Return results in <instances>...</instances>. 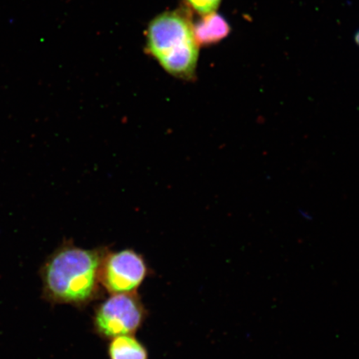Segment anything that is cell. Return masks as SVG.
Wrapping results in <instances>:
<instances>
[{
  "instance_id": "6da1fadb",
  "label": "cell",
  "mask_w": 359,
  "mask_h": 359,
  "mask_svg": "<svg viewBox=\"0 0 359 359\" xmlns=\"http://www.w3.org/2000/svg\"><path fill=\"white\" fill-rule=\"evenodd\" d=\"M109 247L85 249L65 241L39 269L42 299L51 305L82 309L102 297L100 280L103 257Z\"/></svg>"
},
{
  "instance_id": "7a4b0ae2",
  "label": "cell",
  "mask_w": 359,
  "mask_h": 359,
  "mask_svg": "<svg viewBox=\"0 0 359 359\" xmlns=\"http://www.w3.org/2000/svg\"><path fill=\"white\" fill-rule=\"evenodd\" d=\"M199 47L186 12L178 10L161 13L147 26V52L175 78L195 79Z\"/></svg>"
},
{
  "instance_id": "3957f363",
  "label": "cell",
  "mask_w": 359,
  "mask_h": 359,
  "mask_svg": "<svg viewBox=\"0 0 359 359\" xmlns=\"http://www.w3.org/2000/svg\"><path fill=\"white\" fill-rule=\"evenodd\" d=\"M147 314L137 293L110 294L94 309V334L104 340L135 335L144 325Z\"/></svg>"
},
{
  "instance_id": "277c9868",
  "label": "cell",
  "mask_w": 359,
  "mask_h": 359,
  "mask_svg": "<svg viewBox=\"0 0 359 359\" xmlns=\"http://www.w3.org/2000/svg\"><path fill=\"white\" fill-rule=\"evenodd\" d=\"M151 273L146 259L133 249L111 251L103 257L100 280L102 288L109 294H133Z\"/></svg>"
},
{
  "instance_id": "5b68a950",
  "label": "cell",
  "mask_w": 359,
  "mask_h": 359,
  "mask_svg": "<svg viewBox=\"0 0 359 359\" xmlns=\"http://www.w3.org/2000/svg\"><path fill=\"white\" fill-rule=\"evenodd\" d=\"M195 39L199 46H209L222 41L231 33V26L217 12L202 16L201 21L193 25Z\"/></svg>"
},
{
  "instance_id": "8992f818",
  "label": "cell",
  "mask_w": 359,
  "mask_h": 359,
  "mask_svg": "<svg viewBox=\"0 0 359 359\" xmlns=\"http://www.w3.org/2000/svg\"><path fill=\"white\" fill-rule=\"evenodd\" d=\"M107 353L109 359H148L145 345L135 335H123L109 340Z\"/></svg>"
},
{
  "instance_id": "52a82bcc",
  "label": "cell",
  "mask_w": 359,
  "mask_h": 359,
  "mask_svg": "<svg viewBox=\"0 0 359 359\" xmlns=\"http://www.w3.org/2000/svg\"><path fill=\"white\" fill-rule=\"evenodd\" d=\"M222 0H186L188 7L201 16L217 12Z\"/></svg>"
},
{
  "instance_id": "ba28073f",
  "label": "cell",
  "mask_w": 359,
  "mask_h": 359,
  "mask_svg": "<svg viewBox=\"0 0 359 359\" xmlns=\"http://www.w3.org/2000/svg\"><path fill=\"white\" fill-rule=\"evenodd\" d=\"M355 40L358 45H359V32L356 34Z\"/></svg>"
}]
</instances>
